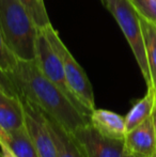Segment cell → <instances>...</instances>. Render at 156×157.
<instances>
[{
    "label": "cell",
    "mask_w": 156,
    "mask_h": 157,
    "mask_svg": "<svg viewBox=\"0 0 156 157\" xmlns=\"http://www.w3.org/2000/svg\"><path fill=\"white\" fill-rule=\"evenodd\" d=\"M0 150H1L0 152H1L2 157H17L10 149L6 141H0Z\"/></svg>",
    "instance_id": "obj_19"
},
{
    "label": "cell",
    "mask_w": 156,
    "mask_h": 157,
    "mask_svg": "<svg viewBox=\"0 0 156 157\" xmlns=\"http://www.w3.org/2000/svg\"><path fill=\"white\" fill-rule=\"evenodd\" d=\"M0 30L21 60H34L39 30L19 0H0Z\"/></svg>",
    "instance_id": "obj_2"
},
{
    "label": "cell",
    "mask_w": 156,
    "mask_h": 157,
    "mask_svg": "<svg viewBox=\"0 0 156 157\" xmlns=\"http://www.w3.org/2000/svg\"><path fill=\"white\" fill-rule=\"evenodd\" d=\"M6 139H8V136H6V134L3 132V129L0 127V141H6Z\"/></svg>",
    "instance_id": "obj_21"
},
{
    "label": "cell",
    "mask_w": 156,
    "mask_h": 157,
    "mask_svg": "<svg viewBox=\"0 0 156 157\" xmlns=\"http://www.w3.org/2000/svg\"><path fill=\"white\" fill-rule=\"evenodd\" d=\"M19 1L26 9V11L29 13L38 29L43 30L51 25L46 11V6L44 4V0H19Z\"/></svg>",
    "instance_id": "obj_15"
},
{
    "label": "cell",
    "mask_w": 156,
    "mask_h": 157,
    "mask_svg": "<svg viewBox=\"0 0 156 157\" xmlns=\"http://www.w3.org/2000/svg\"><path fill=\"white\" fill-rule=\"evenodd\" d=\"M43 31L49 41L51 47L54 48V50L58 54L62 61L65 78H67V85L72 93L91 114V112L95 109V99H94L92 85L87 74L75 60V58L70 52L67 46L63 44L58 32L52 28L51 25L43 29Z\"/></svg>",
    "instance_id": "obj_4"
},
{
    "label": "cell",
    "mask_w": 156,
    "mask_h": 157,
    "mask_svg": "<svg viewBox=\"0 0 156 157\" xmlns=\"http://www.w3.org/2000/svg\"><path fill=\"white\" fill-rule=\"evenodd\" d=\"M103 3L115 17L120 26L125 39L131 46L146 87H152L151 75L149 70L146 50L144 45L143 32L141 28L140 15L129 0H102Z\"/></svg>",
    "instance_id": "obj_3"
},
{
    "label": "cell",
    "mask_w": 156,
    "mask_h": 157,
    "mask_svg": "<svg viewBox=\"0 0 156 157\" xmlns=\"http://www.w3.org/2000/svg\"><path fill=\"white\" fill-rule=\"evenodd\" d=\"M21 95L39 107L70 134L90 122L67 96L40 70L36 60H21L10 74Z\"/></svg>",
    "instance_id": "obj_1"
},
{
    "label": "cell",
    "mask_w": 156,
    "mask_h": 157,
    "mask_svg": "<svg viewBox=\"0 0 156 157\" xmlns=\"http://www.w3.org/2000/svg\"><path fill=\"white\" fill-rule=\"evenodd\" d=\"M44 116L56 144L58 157H87L73 135L67 132L60 124L48 118L46 114Z\"/></svg>",
    "instance_id": "obj_11"
},
{
    "label": "cell",
    "mask_w": 156,
    "mask_h": 157,
    "mask_svg": "<svg viewBox=\"0 0 156 157\" xmlns=\"http://www.w3.org/2000/svg\"><path fill=\"white\" fill-rule=\"evenodd\" d=\"M90 124L101 135L116 140H124L126 136L125 117L107 109H94L89 117Z\"/></svg>",
    "instance_id": "obj_9"
},
{
    "label": "cell",
    "mask_w": 156,
    "mask_h": 157,
    "mask_svg": "<svg viewBox=\"0 0 156 157\" xmlns=\"http://www.w3.org/2000/svg\"><path fill=\"white\" fill-rule=\"evenodd\" d=\"M152 121H153V126H154V132H155V136H156V104H155L154 110H153V113H152Z\"/></svg>",
    "instance_id": "obj_20"
},
{
    "label": "cell",
    "mask_w": 156,
    "mask_h": 157,
    "mask_svg": "<svg viewBox=\"0 0 156 157\" xmlns=\"http://www.w3.org/2000/svg\"><path fill=\"white\" fill-rule=\"evenodd\" d=\"M36 60L38 62L40 70L43 72V74L67 95V98L76 106V108L79 111H81L86 116L90 117L89 111L79 103L78 99L72 93L71 89L67 85V78H65L62 61H61L60 57L58 56V54L51 47L43 30H39L38 37H36Z\"/></svg>",
    "instance_id": "obj_5"
},
{
    "label": "cell",
    "mask_w": 156,
    "mask_h": 157,
    "mask_svg": "<svg viewBox=\"0 0 156 157\" xmlns=\"http://www.w3.org/2000/svg\"><path fill=\"white\" fill-rule=\"evenodd\" d=\"M140 17L156 26V0H129Z\"/></svg>",
    "instance_id": "obj_17"
},
{
    "label": "cell",
    "mask_w": 156,
    "mask_h": 157,
    "mask_svg": "<svg viewBox=\"0 0 156 157\" xmlns=\"http://www.w3.org/2000/svg\"><path fill=\"white\" fill-rule=\"evenodd\" d=\"M25 117V125L30 139L36 147L40 157H58L57 147L46 123L44 112L29 101L21 96Z\"/></svg>",
    "instance_id": "obj_6"
},
{
    "label": "cell",
    "mask_w": 156,
    "mask_h": 157,
    "mask_svg": "<svg viewBox=\"0 0 156 157\" xmlns=\"http://www.w3.org/2000/svg\"><path fill=\"white\" fill-rule=\"evenodd\" d=\"M72 135L87 157H129L125 152L124 140L103 136L90 122Z\"/></svg>",
    "instance_id": "obj_7"
},
{
    "label": "cell",
    "mask_w": 156,
    "mask_h": 157,
    "mask_svg": "<svg viewBox=\"0 0 156 157\" xmlns=\"http://www.w3.org/2000/svg\"><path fill=\"white\" fill-rule=\"evenodd\" d=\"M140 21H141V28L144 37L151 82L156 93V26L146 21L142 17H140Z\"/></svg>",
    "instance_id": "obj_14"
},
{
    "label": "cell",
    "mask_w": 156,
    "mask_h": 157,
    "mask_svg": "<svg viewBox=\"0 0 156 157\" xmlns=\"http://www.w3.org/2000/svg\"><path fill=\"white\" fill-rule=\"evenodd\" d=\"M129 157H133V156H129Z\"/></svg>",
    "instance_id": "obj_23"
},
{
    "label": "cell",
    "mask_w": 156,
    "mask_h": 157,
    "mask_svg": "<svg viewBox=\"0 0 156 157\" xmlns=\"http://www.w3.org/2000/svg\"><path fill=\"white\" fill-rule=\"evenodd\" d=\"M146 93L142 98L138 99L128 113L125 116V126H126V132L128 130L135 128L144 120L150 118L153 113L155 104H156V93L153 87H146Z\"/></svg>",
    "instance_id": "obj_12"
},
{
    "label": "cell",
    "mask_w": 156,
    "mask_h": 157,
    "mask_svg": "<svg viewBox=\"0 0 156 157\" xmlns=\"http://www.w3.org/2000/svg\"><path fill=\"white\" fill-rule=\"evenodd\" d=\"M17 62H18V58L9 47L0 30V67L10 75L16 68Z\"/></svg>",
    "instance_id": "obj_16"
},
{
    "label": "cell",
    "mask_w": 156,
    "mask_h": 157,
    "mask_svg": "<svg viewBox=\"0 0 156 157\" xmlns=\"http://www.w3.org/2000/svg\"><path fill=\"white\" fill-rule=\"evenodd\" d=\"M0 127L6 135L25 127L21 97L11 96L0 91Z\"/></svg>",
    "instance_id": "obj_10"
},
{
    "label": "cell",
    "mask_w": 156,
    "mask_h": 157,
    "mask_svg": "<svg viewBox=\"0 0 156 157\" xmlns=\"http://www.w3.org/2000/svg\"><path fill=\"white\" fill-rule=\"evenodd\" d=\"M124 147L128 156L156 157V136L152 116L126 132Z\"/></svg>",
    "instance_id": "obj_8"
},
{
    "label": "cell",
    "mask_w": 156,
    "mask_h": 157,
    "mask_svg": "<svg viewBox=\"0 0 156 157\" xmlns=\"http://www.w3.org/2000/svg\"><path fill=\"white\" fill-rule=\"evenodd\" d=\"M0 157H2V155H1V152H0Z\"/></svg>",
    "instance_id": "obj_22"
},
{
    "label": "cell",
    "mask_w": 156,
    "mask_h": 157,
    "mask_svg": "<svg viewBox=\"0 0 156 157\" xmlns=\"http://www.w3.org/2000/svg\"><path fill=\"white\" fill-rule=\"evenodd\" d=\"M0 91L11 96L21 97V92L17 89L12 77L0 67Z\"/></svg>",
    "instance_id": "obj_18"
},
{
    "label": "cell",
    "mask_w": 156,
    "mask_h": 157,
    "mask_svg": "<svg viewBox=\"0 0 156 157\" xmlns=\"http://www.w3.org/2000/svg\"><path fill=\"white\" fill-rule=\"evenodd\" d=\"M6 143L17 157H40L30 139L26 125L24 128L6 135Z\"/></svg>",
    "instance_id": "obj_13"
}]
</instances>
